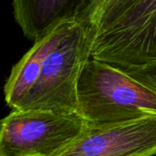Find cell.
Returning <instances> with one entry per match:
<instances>
[{
    "label": "cell",
    "mask_w": 156,
    "mask_h": 156,
    "mask_svg": "<svg viewBox=\"0 0 156 156\" xmlns=\"http://www.w3.org/2000/svg\"><path fill=\"white\" fill-rule=\"evenodd\" d=\"M90 125L156 115V90L123 70L93 58L78 85V109Z\"/></svg>",
    "instance_id": "cell-1"
},
{
    "label": "cell",
    "mask_w": 156,
    "mask_h": 156,
    "mask_svg": "<svg viewBox=\"0 0 156 156\" xmlns=\"http://www.w3.org/2000/svg\"><path fill=\"white\" fill-rule=\"evenodd\" d=\"M92 33L78 21L43 65L35 85L16 110L73 112L78 109V85L91 58Z\"/></svg>",
    "instance_id": "cell-2"
},
{
    "label": "cell",
    "mask_w": 156,
    "mask_h": 156,
    "mask_svg": "<svg viewBox=\"0 0 156 156\" xmlns=\"http://www.w3.org/2000/svg\"><path fill=\"white\" fill-rule=\"evenodd\" d=\"M0 125V156H59L90 127L77 112L45 110H12Z\"/></svg>",
    "instance_id": "cell-3"
},
{
    "label": "cell",
    "mask_w": 156,
    "mask_h": 156,
    "mask_svg": "<svg viewBox=\"0 0 156 156\" xmlns=\"http://www.w3.org/2000/svg\"><path fill=\"white\" fill-rule=\"evenodd\" d=\"M91 58L124 72L156 65V0H140L93 40Z\"/></svg>",
    "instance_id": "cell-4"
},
{
    "label": "cell",
    "mask_w": 156,
    "mask_h": 156,
    "mask_svg": "<svg viewBox=\"0 0 156 156\" xmlns=\"http://www.w3.org/2000/svg\"><path fill=\"white\" fill-rule=\"evenodd\" d=\"M156 155V115L90 125L59 156Z\"/></svg>",
    "instance_id": "cell-5"
},
{
    "label": "cell",
    "mask_w": 156,
    "mask_h": 156,
    "mask_svg": "<svg viewBox=\"0 0 156 156\" xmlns=\"http://www.w3.org/2000/svg\"><path fill=\"white\" fill-rule=\"evenodd\" d=\"M78 20L59 23L39 37L16 63L4 86L6 105L16 110L37 80L48 55L67 37Z\"/></svg>",
    "instance_id": "cell-6"
},
{
    "label": "cell",
    "mask_w": 156,
    "mask_h": 156,
    "mask_svg": "<svg viewBox=\"0 0 156 156\" xmlns=\"http://www.w3.org/2000/svg\"><path fill=\"white\" fill-rule=\"evenodd\" d=\"M91 0H12L13 16L33 42L61 22L77 20Z\"/></svg>",
    "instance_id": "cell-7"
},
{
    "label": "cell",
    "mask_w": 156,
    "mask_h": 156,
    "mask_svg": "<svg viewBox=\"0 0 156 156\" xmlns=\"http://www.w3.org/2000/svg\"><path fill=\"white\" fill-rule=\"evenodd\" d=\"M138 1L140 0H91L77 20L95 37Z\"/></svg>",
    "instance_id": "cell-8"
},
{
    "label": "cell",
    "mask_w": 156,
    "mask_h": 156,
    "mask_svg": "<svg viewBox=\"0 0 156 156\" xmlns=\"http://www.w3.org/2000/svg\"><path fill=\"white\" fill-rule=\"evenodd\" d=\"M128 74L136 79L137 80L141 81L144 85L156 90V65L142 70L129 72Z\"/></svg>",
    "instance_id": "cell-9"
}]
</instances>
